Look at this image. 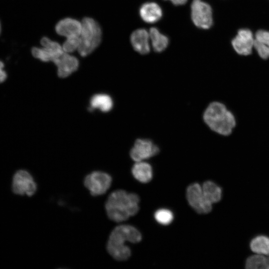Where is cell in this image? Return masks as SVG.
<instances>
[{
  "mask_svg": "<svg viewBox=\"0 0 269 269\" xmlns=\"http://www.w3.org/2000/svg\"><path fill=\"white\" fill-rule=\"evenodd\" d=\"M139 202V197L136 194L122 189L116 190L109 195L106 202L107 215L115 222L126 221L137 213Z\"/></svg>",
  "mask_w": 269,
  "mask_h": 269,
  "instance_id": "1",
  "label": "cell"
},
{
  "mask_svg": "<svg viewBox=\"0 0 269 269\" xmlns=\"http://www.w3.org/2000/svg\"><path fill=\"white\" fill-rule=\"evenodd\" d=\"M140 232L129 225L116 227L111 232L107 243V250L114 259L118 261L128 260L131 256L130 248L125 243H137L141 240Z\"/></svg>",
  "mask_w": 269,
  "mask_h": 269,
  "instance_id": "2",
  "label": "cell"
},
{
  "mask_svg": "<svg viewBox=\"0 0 269 269\" xmlns=\"http://www.w3.org/2000/svg\"><path fill=\"white\" fill-rule=\"evenodd\" d=\"M203 118L211 131L224 136L230 135L237 124L233 112L224 103L218 101L209 104L204 112Z\"/></svg>",
  "mask_w": 269,
  "mask_h": 269,
  "instance_id": "3",
  "label": "cell"
},
{
  "mask_svg": "<svg viewBox=\"0 0 269 269\" xmlns=\"http://www.w3.org/2000/svg\"><path fill=\"white\" fill-rule=\"evenodd\" d=\"M78 50L81 56L85 57L93 51L101 42V27L93 18L85 17L82 20Z\"/></svg>",
  "mask_w": 269,
  "mask_h": 269,
  "instance_id": "4",
  "label": "cell"
},
{
  "mask_svg": "<svg viewBox=\"0 0 269 269\" xmlns=\"http://www.w3.org/2000/svg\"><path fill=\"white\" fill-rule=\"evenodd\" d=\"M191 18L197 27L209 29L213 24L211 6L202 0H193L191 4Z\"/></svg>",
  "mask_w": 269,
  "mask_h": 269,
  "instance_id": "5",
  "label": "cell"
},
{
  "mask_svg": "<svg viewBox=\"0 0 269 269\" xmlns=\"http://www.w3.org/2000/svg\"><path fill=\"white\" fill-rule=\"evenodd\" d=\"M112 177L108 173L95 171L88 174L84 179V184L93 196L104 194L110 188Z\"/></svg>",
  "mask_w": 269,
  "mask_h": 269,
  "instance_id": "6",
  "label": "cell"
},
{
  "mask_svg": "<svg viewBox=\"0 0 269 269\" xmlns=\"http://www.w3.org/2000/svg\"><path fill=\"white\" fill-rule=\"evenodd\" d=\"M186 196L190 206L198 213L207 214L212 209V204L204 196L202 186L194 183L189 185L186 189Z\"/></svg>",
  "mask_w": 269,
  "mask_h": 269,
  "instance_id": "7",
  "label": "cell"
},
{
  "mask_svg": "<svg viewBox=\"0 0 269 269\" xmlns=\"http://www.w3.org/2000/svg\"><path fill=\"white\" fill-rule=\"evenodd\" d=\"M11 189L18 195L31 196L37 190V185L31 174L27 170L19 169L12 177Z\"/></svg>",
  "mask_w": 269,
  "mask_h": 269,
  "instance_id": "8",
  "label": "cell"
},
{
  "mask_svg": "<svg viewBox=\"0 0 269 269\" xmlns=\"http://www.w3.org/2000/svg\"><path fill=\"white\" fill-rule=\"evenodd\" d=\"M40 43L43 48L33 47L31 53L34 57L43 62H53L64 52L62 47L58 42L47 37H43Z\"/></svg>",
  "mask_w": 269,
  "mask_h": 269,
  "instance_id": "9",
  "label": "cell"
},
{
  "mask_svg": "<svg viewBox=\"0 0 269 269\" xmlns=\"http://www.w3.org/2000/svg\"><path fill=\"white\" fill-rule=\"evenodd\" d=\"M159 152L158 146L148 139H137L132 148L130 154L135 162L143 161L156 155Z\"/></svg>",
  "mask_w": 269,
  "mask_h": 269,
  "instance_id": "10",
  "label": "cell"
},
{
  "mask_svg": "<svg viewBox=\"0 0 269 269\" xmlns=\"http://www.w3.org/2000/svg\"><path fill=\"white\" fill-rule=\"evenodd\" d=\"M231 43L237 54L248 56L252 53L254 48V35L249 29H241L232 39Z\"/></svg>",
  "mask_w": 269,
  "mask_h": 269,
  "instance_id": "11",
  "label": "cell"
},
{
  "mask_svg": "<svg viewBox=\"0 0 269 269\" xmlns=\"http://www.w3.org/2000/svg\"><path fill=\"white\" fill-rule=\"evenodd\" d=\"M53 62L57 67L58 76L66 78L77 70L79 61L76 57L64 52Z\"/></svg>",
  "mask_w": 269,
  "mask_h": 269,
  "instance_id": "12",
  "label": "cell"
},
{
  "mask_svg": "<svg viewBox=\"0 0 269 269\" xmlns=\"http://www.w3.org/2000/svg\"><path fill=\"white\" fill-rule=\"evenodd\" d=\"M55 30L59 35L67 38L79 36L82 30V23L73 18H64L57 23Z\"/></svg>",
  "mask_w": 269,
  "mask_h": 269,
  "instance_id": "13",
  "label": "cell"
},
{
  "mask_svg": "<svg viewBox=\"0 0 269 269\" xmlns=\"http://www.w3.org/2000/svg\"><path fill=\"white\" fill-rule=\"evenodd\" d=\"M149 33L143 28L134 30L130 37V40L134 49L138 53L145 55L150 52Z\"/></svg>",
  "mask_w": 269,
  "mask_h": 269,
  "instance_id": "14",
  "label": "cell"
},
{
  "mask_svg": "<svg viewBox=\"0 0 269 269\" xmlns=\"http://www.w3.org/2000/svg\"><path fill=\"white\" fill-rule=\"evenodd\" d=\"M139 13L143 21L148 23H153L161 18L162 10L157 3L147 2L140 6Z\"/></svg>",
  "mask_w": 269,
  "mask_h": 269,
  "instance_id": "15",
  "label": "cell"
},
{
  "mask_svg": "<svg viewBox=\"0 0 269 269\" xmlns=\"http://www.w3.org/2000/svg\"><path fill=\"white\" fill-rule=\"evenodd\" d=\"M254 48L263 60L269 58V31L259 30L254 35Z\"/></svg>",
  "mask_w": 269,
  "mask_h": 269,
  "instance_id": "16",
  "label": "cell"
},
{
  "mask_svg": "<svg viewBox=\"0 0 269 269\" xmlns=\"http://www.w3.org/2000/svg\"><path fill=\"white\" fill-rule=\"evenodd\" d=\"M132 173L135 179L143 183L150 182L153 177L151 165L144 161L135 162L132 168Z\"/></svg>",
  "mask_w": 269,
  "mask_h": 269,
  "instance_id": "17",
  "label": "cell"
},
{
  "mask_svg": "<svg viewBox=\"0 0 269 269\" xmlns=\"http://www.w3.org/2000/svg\"><path fill=\"white\" fill-rule=\"evenodd\" d=\"M148 33L154 51L158 53L164 51L169 44L168 38L156 27H151Z\"/></svg>",
  "mask_w": 269,
  "mask_h": 269,
  "instance_id": "18",
  "label": "cell"
},
{
  "mask_svg": "<svg viewBox=\"0 0 269 269\" xmlns=\"http://www.w3.org/2000/svg\"><path fill=\"white\" fill-rule=\"evenodd\" d=\"M90 105V109H98L103 112H108L112 109L113 101L107 94H98L91 98Z\"/></svg>",
  "mask_w": 269,
  "mask_h": 269,
  "instance_id": "19",
  "label": "cell"
},
{
  "mask_svg": "<svg viewBox=\"0 0 269 269\" xmlns=\"http://www.w3.org/2000/svg\"><path fill=\"white\" fill-rule=\"evenodd\" d=\"M202 191L206 198L212 204L217 203L222 198V189L212 181H206L202 186Z\"/></svg>",
  "mask_w": 269,
  "mask_h": 269,
  "instance_id": "20",
  "label": "cell"
},
{
  "mask_svg": "<svg viewBox=\"0 0 269 269\" xmlns=\"http://www.w3.org/2000/svg\"><path fill=\"white\" fill-rule=\"evenodd\" d=\"M251 250L255 254L269 255V237L260 235L254 238L250 244Z\"/></svg>",
  "mask_w": 269,
  "mask_h": 269,
  "instance_id": "21",
  "label": "cell"
},
{
  "mask_svg": "<svg viewBox=\"0 0 269 269\" xmlns=\"http://www.w3.org/2000/svg\"><path fill=\"white\" fill-rule=\"evenodd\" d=\"M267 256L255 254L249 257L246 261L248 269H266Z\"/></svg>",
  "mask_w": 269,
  "mask_h": 269,
  "instance_id": "22",
  "label": "cell"
},
{
  "mask_svg": "<svg viewBox=\"0 0 269 269\" xmlns=\"http://www.w3.org/2000/svg\"><path fill=\"white\" fill-rule=\"evenodd\" d=\"M155 220L157 223L162 225H168L173 220V213L167 209H159L154 214Z\"/></svg>",
  "mask_w": 269,
  "mask_h": 269,
  "instance_id": "23",
  "label": "cell"
},
{
  "mask_svg": "<svg viewBox=\"0 0 269 269\" xmlns=\"http://www.w3.org/2000/svg\"><path fill=\"white\" fill-rule=\"evenodd\" d=\"M80 39L79 36H74L67 38L62 46L63 50L66 53L72 52L78 48Z\"/></svg>",
  "mask_w": 269,
  "mask_h": 269,
  "instance_id": "24",
  "label": "cell"
},
{
  "mask_svg": "<svg viewBox=\"0 0 269 269\" xmlns=\"http://www.w3.org/2000/svg\"><path fill=\"white\" fill-rule=\"evenodd\" d=\"M4 64L3 62L0 60V84H1L6 81L7 75L3 68Z\"/></svg>",
  "mask_w": 269,
  "mask_h": 269,
  "instance_id": "25",
  "label": "cell"
},
{
  "mask_svg": "<svg viewBox=\"0 0 269 269\" xmlns=\"http://www.w3.org/2000/svg\"><path fill=\"white\" fill-rule=\"evenodd\" d=\"M169 0L172 3L175 5H182L185 4L188 0Z\"/></svg>",
  "mask_w": 269,
  "mask_h": 269,
  "instance_id": "26",
  "label": "cell"
},
{
  "mask_svg": "<svg viewBox=\"0 0 269 269\" xmlns=\"http://www.w3.org/2000/svg\"><path fill=\"white\" fill-rule=\"evenodd\" d=\"M266 269H269V255L267 256Z\"/></svg>",
  "mask_w": 269,
  "mask_h": 269,
  "instance_id": "27",
  "label": "cell"
},
{
  "mask_svg": "<svg viewBox=\"0 0 269 269\" xmlns=\"http://www.w3.org/2000/svg\"><path fill=\"white\" fill-rule=\"evenodd\" d=\"M0 32H1V24L0 23Z\"/></svg>",
  "mask_w": 269,
  "mask_h": 269,
  "instance_id": "28",
  "label": "cell"
}]
</instances>
